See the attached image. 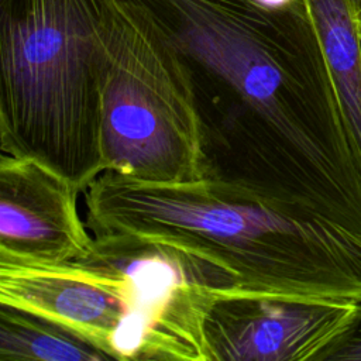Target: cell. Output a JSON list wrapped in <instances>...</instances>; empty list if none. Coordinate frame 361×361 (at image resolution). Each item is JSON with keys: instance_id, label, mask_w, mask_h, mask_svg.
I'll return each mask as SVG.
<instances>
[{"instance_id": "3", "label": "cell", "mask_w": 361, "mask_h": 361, "mask_svg": "<svg viewBox=\"0 0 361 361\" xmlns=\"http://www.w3.org/2000/svg\"><path fill=\"white\" fill-rule=\"evenodd\" d=\"M103 171L157 183L213 171L192 62L141 0H104Z\"/></svg>"}, {"instance_id": "2", "label": "cell", "mask_w": 361, "mask_h": 361, "mask_svg": "<svg viewBox=\"0 0 361 361\" xmlns=\"http://www.w3.org/2000/svg\"><path fill=\"white\" fill-rule=\"evenodd\" d=\"M83 196L94 240L165 250L220 302H361V245L265 183L220 173L157 183L103 171Z\"/></svg>"}, {"instance_id": "5", "label": "cell", "mask_w": 361, "mask_h": 361, "mask_svg": "<svg viewBox=\"0 0 361 361\" xmlns=\"http://www.w3.org/2000/svg\"><path fill=\"white\" fill-rule=\"evenodd\" d=\"M360 313L355 300H224L210 314L207 336L217 361H319Z\"/></svg>"}, {"instance_id": "12", "label": "cell", "mask_w": 361, "mask_h": 361, "mask_svg": "<svg viewBox=\"0 0 361 361\" xmlns=\"http://www.w3.org/2000/svg\"><path fill=\"white\" fill-rule=\"evenodd\" d=\"M358 27V25H357ZM358 32H360V39H361V27H358Z\"/></svg>"}, {"instance_id": "7", "label": "cell", "mask_w": 361, "mask_h": 361, "mask_svg": "<svg viewBox=\"0 0 361 361\" xmlns=\"http://www.w3.org/2000/svg\"><path fill=\"white\" fill-rule=\"evenodd\" d=\"M327 66L361 162V39L350 0H307Z\"/></svg>"}, {"instance_id": "4", "label": "cell", "mask_w": 361, "mask_h": 361, "mask_svg": "<svg viewBox=\"0 0 361 361\" xmlns=\"http://www.w3.org/2000/svg\"><path fill=\"white\" fill-rule=\"evenodd\" d=\"M0 306L47 322L94 345L109 360H144L148 327L128 274L92 248L49 262L0 255Z\"/></svg>"}, {"instance_id": "8", "label": "cell", "mask_w": 361, "mask_h": 361, "mask_svg": "<svg viewBox=\"0 0 361 361\" xmlns=\"http://www.w3.org/2000/svg\"><path fill=\"white\" fill-rule=\"evenodd\" d=\"M109 360L83 338L41 317L0 306V361Z\"/></svg>"}, {"instance_id": "6", "label": "cell", "mask_w": 361, "mask_h": 361, "mask_svg": "<svg viewBox=\"0 0 361 361\" xmlns=\"http://www.w3.org/2000/svg\"><path fill=\"white\" fill-rule=\"evenodd\" d=\"M80 192L39 158L1 147L0 255L49 262L86 257L93 237L79 216Z\"/></svg>"}, {"instance_id": "9", "label": "cell", "mask_w": 361, "mask_h": 361, "mask_svg": "<svg viewBox=\"0 0 361 361\" xmlns=\"http://www.w3.org/2000/svg\"><path fill=\"white\" fill-rule=\"evenodd\" d=\"M319 361H361V313Z\"/></svg>"}, {"instance_id": "10", "label": "cell", "mask_w": 361, "mask_h": 361, "mask_svg": "<svg viewBox=\"0 0 361 361\" xmlns=\"http://www.w3.org/2000/svg\"><path fill=\"white\" fill-rule=\"evenodd\" d=\"M257 3H259L261 6L267 7V8H282L286 7L289 4H292L295 0H255Z\"/></svg>"}, {"instance_id": "11", "label": "cell", "mask_w": 361, "mask_h": 361, "mask_svg": "<svg viewBox=\"0 0 361 361\" xmlns=\"http://www.w3.org/2000/svg\"><path fill=\"white\" fill-rule=\"evenodd\" d=\"M350 4L353 8V13H354L357 25L361 27V0H350Z\"/></svg>"}, {"instance_id": "1", "label": "cell", "mask_w": 361, "mask_h": 361, "mask_svg": "<svg viewBox=\"0 0 361 361\" xmlns=\"http://www.w3.org/2000/svg\"><path fill=\"white\" fill-rule=\"evenodd\" d=\"M193 63L257 118L271 188L312 209L361 245V162L307 0H148ZM247 110V111H248Z\"/></svg>"}]
</instances>
